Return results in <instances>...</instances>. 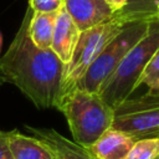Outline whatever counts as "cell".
Masks as SVG:
<instances>
[{
  "label": "cell",
  "instance_id": "6da1fadb",
  "mask_svg": "<svg viewBox=\"0 0 159 159\" xmlns=\"http://www.w3.org/2000/svg\"><path fill=\"white\" fill-rule=\"evenodd\" d=\"M31 15L29 6L11 45L0 57V72L37 108H56L62 94L65 65L52 50L34 45L27 32Z\"/></svg>",
  "mask_w": 159,
  "mask_h": 159
},
{
  "label": "cell",
  "instance_id": "7a4b0ae2",
  "mask_svg": "<svg viewBox=\"0 0 159 159\" xmlns=\"http://www.w3.org/2000/svg\"><path fill=\"white\" fill-rule=\"evenodd\" d=\"M56 108L65 116L73 140L86 148L112 127L113 108L97 92L72 88L61 96Z\"/></svg>",
  "mask_w": 159,
  "mask_h": 159
},
{
  "label": "cell",
  "instance_id": "3957f363",
  "mask_svg": "<svg viewBox=\"0 0 159 159\" xmlns=\"http://www.w3.org/2000/svg\"><path fill=\"white\" fill-rule=\"evenodd\" d=\"M158 48L159 21L153 20L147 34L127 52L114 72L101 86L98 94L108 106L114 108L130 97L138 88L137 84L142 72Z\"/></svg>",
  "mask_w": 159,
  "mask_h": 159
},
{
  "label": "cell",
  "instance_id": "277c9868",
  "mask_svg": "<svg viewBox=\"0 0 159 159\" xmlns=\"http://www.w3.org/2000/svg\"><path fill=\"white\" fill-rule=\"evenodd\" d=\"M149 24L150 21H133L125 24L122 30L102 48L99 55L73 88L98 93L101 86L114 72L127 52L147 34Z\"/></svg>",
  "mask_w": 159,
  "mask_h": 159
},
{
  "label": "cell",
  "instance_id": "5b68a950",
  "mask_svg": "<svg viewBox=\"0 0 159 159\" xmlns=\"http://www.w3.org/2000/svg\"><path fill=\"white\" fill-rule=\"evenodd\" d=\"M124 25L125 24L111 19L109 21L81 31L73 55L70 62L65 66L61 88L62 94L72 89L77 84V82L82 78L87 68L99 55L102 48L122 30Z\"/></svg>",
  "mask_w": 159,
  "mask_h": 159
},
{
  "label": "cell",
  "instance_id": "8992f818",
  "mask_svg": "<svg viewBox=\"0 0 159 159\" xmlns=\"http://www.w3.org/2000/svg\"><path fill=\"white\" fill-rule=\"evenodd\" d=\"M112 128L137 140L159 137V96L147 92L120 102L113 108Z\"/></svg>",
  "mask_w": 159,
  "mask_h": 159
},
{
  "label": "cell",
  "instance_id": "52a82bcc",
  "mask_svg": "<svg viewBox=\"0 0 159 159\" xmlns=\"http://www.w3.org/2000/svg\"><path fill=\"white\" fill-rule=\"evenodd\" d=\"M65 9L80 31L109 21L114 14L106 0H65Z\"/></svg>",
  "mask_w": 159,
  "mask_h": 159
},
{
  "label": "cell",
  "instance_id": "ba28073f",
  "mask_svg": "<svg viewBox=\"0 0 159 159\" xmlns=\"http://www.w3.org/2000/svg\"><path fill=\"white\" fill-rule=\"evenodd\" d=\"M26 129L42 142L52 153L55 159H96L88 148L70 140L52 128H34L26 125Z\"/></svg>",
  "mask_w": 159,
  "mask_h": 159
},
{
  "label": "cell",
  "instance_id": "9c48e42d",
  "mask_svg": "<svg viewBox=\"0 0 159 159\" xmlns=\"http://www.w3.org/2000/svg\"><path fill=\"white\" fill-rule=\"evenodd\" d=\"M80 34V29L63 6L56 15L51 50L65 66L70 62L73 55Z\"/></svg>",
  "mask_w": 159,
  "mask_h": 159
},
{
  "label": "cell",
  "instance_id": "30bf717a",
  "mask_svg": "<svg viewBox=\"0 0 159 159\" xmlns=\"http://www.w3.org/2000/svg\"><path fill=\"white\" fill-rule=\"evenodd\" d=\"M135 142L132 135L111 127L88 149L96 159H124Z\"/></svg>",
  "mask_w": 159,
  "mask_h": 159
},
{
  "label": "cell",
  "instance_id": "8fae6325",
  "mask_svg": "<svg viewBox=\"0 0 159 159\" xmlns=\"http://www.w3.org/2000/svg\"><path fill=\"white\" fill-rule=\"evenodd\" d=\"M9 145L14 159H55L42 142L17 130H11Z\"/></svg>",
  "mask_w": 159,
  "mask_h": 159
},
{
  "label": "cell",
  "instance_id": "7c38bea8",
  "mask_svg": "<svg viewBox=\"0 0 159 159\" xmlns=\"http://www.w3.org/2000/svg\"><path fill=\"white\" fill-rule=\"evenodd\" d=\"M159 10V0H125L123 7L113 14L114 20L128 24L133 21H153L157 20Z\"/></svg>",
  "mask_w": 159,
  "mask_h": 159
},
{
  "label": "cell",
  "instance_id": "4fadbf2b",
  "mask_svg": "<svg viewBox=\"0 0 159 159\" xmlns=\"http://www.w3.org/2000/svg\"><path fill=\"white\" fill-rule=\"evenodd\" d=\"M56 15L57 12L46 14L32 11L27 32L34 45L41 50H51Z\"/></svg>",
  "mask_w": 159,
  "mask_h": 159
},
{
  "label": "cell",
  "instance_id": "5bb4252c",
  "mask_svg": "<svg viewBox=\"0 0 159 159\" xmlns=\"http://www.w3.org/2000/svg\"><path fill=\"white\" fill-rule=\"evenodd\" d=\"M140 84H145L149 93L159 96V48L154 52L144 71L142 72L137 87Z\"/></svg>",
  "mask_w": 159,
  "mask_h": 159
},
{
  "label": "cell",
  "instance_id": "9a60e30c",
  "mask_svg": "<svg viewBox=\"0 0 159 159\" xmlns=\"http://www.w3.org/2000/svg\"><path fill=\"white\" fill-rule=\"evenodd\" d=\"M159 157V137L138 139L124 159H155Z\"/></svg>",
  "mask_w": 159,
  "mask_h": 159
},
{
  "label": "cell",
  "instance_id": "2e32d148",
  "mask_svg": "<svg viewBox=\"0 0 159 159\" xmlns=\"http://www.w3.org/2000/svg\"><path fill=\"white\" fill-rule=\"evenodd\" d=\"M30 7L36 12H58L65 6V0H29Z\"/></svg>",
  "mask_w": 159,
  "mask_h": 159
},
{
  "label": "cell",
  "instance_id": "e0dca14e",
  "mask_svg": "<svg viewBox=\"0 0 159 159\" xmlns=\"http://www.w3.org/2000/svg\"><path fill=\"white\" fill-rule=\"evenodd\" d=\"M10 135L11 132L0 130V159H14L9 145Z\"/></svg>",
  "mask_w": 159,
  "mask_h": 159
},
{
  "label": "cell",
  "instance_id": "ac0fdd59",
  "mask_svg": "<svg viewBox=\"0 0 159 159\" xmlns=\"http://www.w3.org/2000/svg\"><path fill=\"white\" fill-rule=\"evenodd\" d=\"M108 4H109V6L114 10V12L116 11H118L120 7H123V5L125 4V0H106Z\"/></svg>",
  "mask_w": 159,
  "mask_h": 159
},
{
  "label": "cell",
  "instance_id": "d6986e66",
  "mask_svg": "<svg viewBox=\"0 0 159 159\" xmlns=\"http://www.w3.org/2000/svg\"><path fill=\"white\" fill-rule=\"evenodd\" d=\"M2 81H6V80H5V77H4V75H2L1 72H0V83H1Z\"/></svg>",
  "mask_w": 159,
  "mask_h": 159
},
{
  "label": "cell",
  "instance_id": "ffe728a7",
  "mask_svg": "<svg viewBox=\"0 0 159 159\" xmlns=\"http://www.w3.org/2000/svg\"><path fill=\"white\" fill-rule=\"evenodd\" d=\"M1 47H2V36H1V32H0V51H1Z\"/></svg>",
  "mask_w": 159,
  "mask_h": 159
},
{
  "label": "cell",
  "instance_id": "44dd1931",
  "mask_svg": "<svg viewBox=\"0 0 159 159\" xmlns=\"http://www.w3.org/2000/svg\"><path fill=\"white\" fill-rule=\"evenodd\" d=\"M155 159H159V157H158V158H155Z\"/></svg>",
  "mask_w": 159,
  "mask_h": 159
}]
</instances>
